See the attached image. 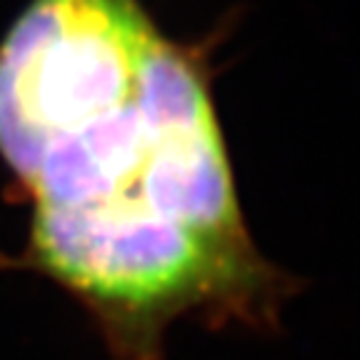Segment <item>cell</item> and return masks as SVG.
<instances>
[{
  "label": "cell",
  "mask_w": 360,
  "mask_h": 360,
  "mask_svg": "<svg viewBox=\"0 0 360 360\" xmlns=\"http://www.w3.org/2000/svg\"><path fill=\"white\" fill-rule=\"evenodd\" d=\"M33 268L93 313L112 360H160L186 315L263 328L290 288L253 245L213 108L163 40L141 93L51 146L20 175Z\"/></svg>",
  "instance_id": "obj_1"
},
{
  "label": "cell",
  "mask_w": 360,
  "mask_h": 360,
  "mask_svg": "<svg viewBox=\"0 0 360 360\" xmlns=\"http://www.w3.org/2000/svg\"><path fill=\"white\" fill-rule=\"evenodd\" d=\"M160 43L135 0H33L0 45V155L13 173L133 101Z\"/></svg>",
  "instance_id": "obj_2"
}]
</instances>
